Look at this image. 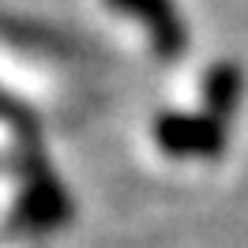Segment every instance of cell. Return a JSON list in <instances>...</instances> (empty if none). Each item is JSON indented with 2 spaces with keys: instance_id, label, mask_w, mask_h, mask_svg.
Masks as SVG:
<instances>
[{
  "instance_id": "6da1fadb",
  "label": "cell",
  "mask_w": 248,
  "mask_h": 248,
  "mask_svg": "<svg viewBox=\"0 0 248 248\" xmlns=\"http://www.w3.org/2000/svg\"><path fill=\"white\" fill-rule=\"evenodd\" d=\"M117 8H132V12H140L158 34H166V38H177V23H173V12H170V0H113Z\"/></svg>"
}]
</instances>
